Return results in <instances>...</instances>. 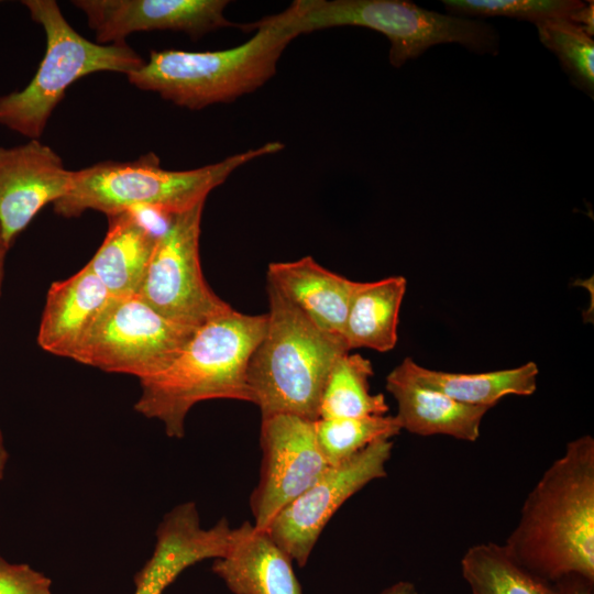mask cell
<instances>
[{
    "label": "cell",
    "mask_w": 594,
    "mask_h": 594,
    "mask_svg": "<svg viewBox=\"0 0 594 594\" xmlns=\"http://www.w3.org/2000/svg\"><path fill=\"white\" fill-rule=\"evenodd\" d=\"M265 328L266 314L249 315L233 308L198 327L168 367L140 381L135 411L158 420L169 438L182 439L186 417L198 403H251L246 369Z\"/></svg>",
    "instance_id": "obj_2"
},
{
    "label": "cell",
    "mask_w": 594,
    "mask_h": 594,
    "mask_svg": "<svg viewBox=\"0 0 594 594\" xmlns=\"http://www.w3.org/2000/svg\"><path fill=\"white\" fill-rule=\"evenodd\" d=\"M231 532L227 518L205 528L194 502L178 504L156 528L153 552L134 575V594H163L189 566L222 557Z\"/></svg>",
    "instance_id": "obj_14"
},
{
    "label": "cell",
    "mask_w": 594,
    "mask_h": 594,
    "mask_svg": "<svg viewBox=\"0 0 594 594\" xmlns=\"http://www.w3.org/2000/svg\"><path fill=\"white\" fill-rule=\"evenodd\" d=\"M284 144L268 142L221 162L189 170H168L155 154L131 162H101L74 170L69 191L57 199L54 211L65 218L97 210L107 217L136 208L174 216L206 201L209 193L240 166L279 152Z\"/></svg>",
    "instance_id": "obj_5"
},
{
    "label": "cell",
    "mask_w": 594,
    "mask_h": 594,
    "mask_svg": "<svg viewBox=\"0 0 594 594\" xmlns=\"http://www.w3.org/2000/svg\"><path fill=\"white\" fill-rule=\"evenodd\" d=\"M454 16H509L538 23L553 18L570 19L585 3L578 0H443Z\"/></svg>",
    "instance_id": "obj_26"
},
{
    "label": "cell",
    "mask_w": 594,
    "mask_h": 594,
    "mask_svg": "<svg viewBox=\"0 0 594 594\" xmlns=\"http://www.w3.org/2000/svg\"><path fill=\"white\" fill-rule=\"evenodd\" d=\"M593 584L594 581L576 574L551 583L553 594H594Z\"/></svg>",
    "instance_id": "obj_28"
},
{
    "label": "cell",
    "mask_w": 594,
    "mask_h": 594,
    "mask_svg": "<svg viewBox=\"0 0 594 594\" xmlns=\"http://www.w3.org/2000/svg\"><path fill=\"white\" fill-rule=\"evenodd\" d=\"M31 19L46 35L44 57L32 80L20 91L0 97V124L31 140H38L66 89L96 72L127 76L145 61L127 43L101 45L81 36L54 0H24Z\"/></svg>",
    "instance_id": "obj_7"
},
{
    "label": "cell",
    "mask_w": 594,
    "mask_h": 594,
    "mask_svg": "<svg viewBox=\"0 0 594 594\" xmlns=\"http://www.w3.org/2000/svg\"><path fill=\"white\" fill-rule=\"evenodd\" d=\"M571 21L575 22L591 36L594 33V6L593 1L591 4H585L582 9L576 11L570 18Z\"/></svg>",
    "instance_id": "obj_29"
},
{
    "label": "cell",
    "mask_w": 594,
    "mask_h": 594,
    "mask_svg": "<svg viewBox=\"0 0 594 594\" xmlns=\"http://www.w3.org/2000/svg\"><path fill=\"white\" fill-rule=\"evenodd\" d=\"M4 268V261L0 262V292H1V285L3 279V270Z\"/></svg>",
    "instance_id": "obj_33"
},
{
    "label": "cell",
    "mask_w": 594,
    "mask_h": 594,
    "mask_svg": "<svg viewBox=\"0 0 594 594\" xmlns=\"http://www.w3.org/2000/svg\"><path fill=\"white\" fill-rule=\"evenodd\" d=\"M278 14L296 37L346 25L377 31L391 42L394 67L442 43H459L479 54L499 51V36L491 24L429 11L406 0H297Z\"/></svg>",
    "instance_id": "obj_6"
},
{
    "label": "cell",
    "mask_w": 594,
    "mask_h": 594,
    "mask_svg": "<svg viewBox=\"0 0 594 594\" xmlns=\"http://www.w3.org/2000/svg\"><path fill=\"white\" fill-rule=\"evenodd\" d=\"M541 43L559 58L571 82L593 98L594 42L568 18L547 19L536 23Z\"/></svg>",
    "instance_id": "obj_25"
},
{
    "label": "cell",
    "mask_w": 594,
    "mask_h": 594,
    "mask_svg": "<svg viewBox=\"0 0 594 594\" xmlns=\"http://www.w3.org/2000/svg\"><path fill=\"white\" fill-rule=\"evenodd\" d=\"M260 477L250 496L253 525L273 518L330 466L318 446L314 421L289 414L262 417Z\"/></svg>",
    "instance_id": "obj_11"
},
{
    "label": "cell",
    "mask_w": 594,
    "mask_h": 594,
    "mask_svg": "<svg viewBox=\"0 0 594 594\" xmlns=\"http://www.w3.org/2000/svg\"><path fill=\"white\" fill-rule=\"evenodd\" d=\"M196 329L165 318L135 295L114 297L72 360L142 381L168 367Z\"/></svg>",
    "instance_id": "obj_8"
},
{
    "label": "cell",
    "mask_w": 594,
    "mask_h": 594,
    "mask_svg": "<svg viewBox=\"0 0 594 594\" xmlns=\"http://www.w3.org/2000/svg\"><path fill=\"white\" fill-rule=\"evenodd\" d=\"M52 580L28 563L0 556V594H52Z\"/></svg>",
    "instance_id": "obj_27"
},
{
    "label": "cell",
    "mask_w": 594,
    "mask_h": 594,
    "mask_svg": "<svg viewBox=\"0 0 594 594\" xmlns=\"http://www.w3.org/2000/svg\"><path fill=\"white\" fill-rule=\"evenodd\" d=\"M504 546L549 583L572 574L594 581L593 437L568 442L527 495Z\"/></svg>",
    "instance_id": "obj_1"
},
{
    "label": "cell",
    "mask_w": 594,
    "mask_h": 594,
    "mask_svg": "<svg viewBox=\"0 0 594 594\" xmlns=\"http://www.w3.org/2000/svg\"><path fill=\"white\" fill-rule=\"evenodd\" d=\"M108 220L106 238L87 266L113 297L134 296L158 237L130 210Z\"/></svg>",
    "instance_id": "obj_19"
},
{
    "label": "cell",
    "mask_w": 594,
    "mask_h": 594,
    "mask_svg": "<svg viewBox=\"0 0 594 594\" xmlns=\"http://www.w3.org/2000/svg\"><path fill=\"white\" fill-rule=\"evenodd\" d=\"M373 366L359 353H344L333 363L324 382L318 419L386 415L389 407L383 394H372Z\"/></svg>",
    "instance_id": "obj_22"
},
{
    "label": "cell",
    "mask_w": 594,
    "mask_h": 594,
    "mask_svg": "<svg viewBox=\"0 0 594 594\" xmlns=\"http://www.w3.org/2000/svg\"><path fill=\"white\" fill-rule=\"evenodd\" d=\"M8 460H9V453L6 448L3 433L0 430V481L4 476Z\"/></svg>",
    "instance_id": "obj_31"
},
{
    "label": "cell",
    "mask_w": 594,
    "mask_h": 594,
    "mask_svg": "<svg viewBox=\"0 0 594 594\" xmlns=\"http://www.w3.org/2000/svg\"><path fill=\"white\" fill-rule=\"evenodd\" d=\"M74 170L38 140L0 146V237L7 250L50 202L65 196Z\"/></svg>",
    "instance_id": "obj_12"
},
{
    "label": "cell",
    "mask_w": 594,
    "mask_h": 594,
    "mask_svg": "<svg viewBox=\"0 0 594 594\" xmlns=\"http://www.w3.org/2000/svg\"><path fill=\"white\" fill-rule=\"evenodd\" d=\"M241 29L255 30V34L232 48L151 51L148 61L128 79L139 89L157 92L190 110L253 92L274 76L282 53L296 36L278 14L242 24Z\"/></svg>",
    "instance_id": "obj_4"
},
{
    "label": "cell",
    "mask_w": 594,
    "mask_h": 594,
    "mask_svg": "<svg viewBox=\"0 0 594 594\" xmlns=\"http://www.w3.org/2000/svg\"><path fill=\"white\" fill-rule=\"evenodd\" d=\"M211 569L233 594H302L293 560L250 521L232 528L226 552Z\"/></svg>",
    "instance_id": "obj_15"
},
{
    "label": "cell",
    "mask_w": 594,
    "mask_h": 594,
    "mask_svg": "<svg viewBox=\"0 0 594 594\" xmlns=\"http://www.w3.org/2000/svg\"><path fill=\"white\" fill-rule=\"evenodd\" d=\"M267 284L293 302L318 328L343 337L351 300L362 282H354L321 266L311 256L273 262Z\"/></svg>",
    "instance_id": "obj_17"
},
{
    "label": "cell",
    "mask_w": 594,
    "mask_h": 594,
    "mask_svg": "<svg viewBox=\"0 0 594 594\" xmlns=\"http://www.w3.org/2000/svg\"><path fill=\"white\" fill-rule=\"evenodd\" d=\"M98 44L125 43V37L142 31L184 32L193 38L228 26L226 0H76Z\"/></svg>",
    "instance_id": "obj_13"
},
{
    "label": "cell",
    "mask_w": 594,
    "mask_h": 594,
    "mask_svg": "<svg viewBox=\"0 0 594 594\" xmlns=\"http://www.w3.org/2000/svg\"><path fill=\"white\" fill-rule=\"evenodd\" d=\"M204 206L205 201L172 217L157 238L135 294L165 318L194 328L232 309L202 273L199 239Z\"/></svg>",
    "instance_id": "obj_9"
},
{
    "label": "cell",
    "mask_w": 594,
    "mask_h": 594,
    "mask_svg": "<svg viewBox=\"0 0 594 594\" xmlns=\"http://www.w3.org/2000/svg\"><path fill=\"white\" fill-rule=\"evenodd\" d=\"M406 285L403 276L362 282L351 300L343 331L350 351L367 348L388 352L395 348Z\"/></svg>",
    "instance_id": "obj_21"
},
{
    "label": "cell",
    "mask_w": 594,
    "mask_h": 594,
    "mask_svg": "<svg viewBox=\"0 0 594 594\" xmlns=\"http://www.w3.org/2000/svg\"><path fill=\"white\" fill-rule=\"evenodd\" d=\"M394 370L416 384L459 403L488 408L508 395H532L539 373L534 362L493 372L450 373L424 367L411 358L404 359Z\"/></svg>",
    "instance_id": "obj_20"
},
{
    "label": "cell",
    "mask_w": 594,
    "mask_h": 594,
    "mask_svg": "<svg viewBox=\"0 0 594 594\" xmlns=\"http://www.w3.org/2000/svg\"><path fill=\"white\" fill-rule=\"evenodd\" d=\"M267 298L265 332L246 369L251 403L261 417L289 414L315 421L327 376L350 350L343 337L318 328L270 284Z\"/></svg>",
    "instance_id": "obj_3"
},
{
    "label": "cell",
    "mask_w": 594,
    "mask_h": 594,
    "mask_svg": "<svg viewBox=\"0 0 594 594\" xmlns=\"http://www.w3.org/2000/svg\"><path fill=\"white\" fill-rule=\"evenodd\" d=\"M461 572L472 594H553L551 583L532 574L504 544L471 546L461 559Z\"/></svg>",
    "instance_id": "obj_23"
},
{
    "label": "cell",
    "mask_w": 594,
    "mask_h": 594,
    "mask_svg": "<svg viewBox=\"0 0 594 594\" xmlns=\"http://www.w3.org/2000/svg\"><path fill=\"white\" fill-rule=\"evenodd\" d=\"M392 450L391 439L377 440L349 460L329 466L265 530L293 561L305 566L337 510L369 483L387 475Z\"/></svg>",
    "instance_id": "obj_10"
},
{
    "label": "cell",
    "mask_w": 594,
    "mask_h": 594,
    "mask_svg": "<svg viewBox=\"0 0 594 594\" xmlns=\"http://www.w3.org/2000/svg\"><path fill=\"white\" fill-rule=\"evenodd\" d=\"M113 298L87 264L75 275L54 282L38 327V345L73 359Z\"/></svg>",
    "instance_id": "obj_16"
},
{
    "label": "cell",
    "mask_w": 594,
    "mask_h": 594,
    "mask_svg": "<svg viewBox=\"0 0 594 594\" xmlns=\"http://www.w3.org/2000/svg\"><path fill=\"white\" fill-rule=\"evenodd\" d=\"M385 386L397 403L395 418L402 430L418 436L443 435L474 442L480 437L482 419L491 409L459 403L416 384L394 369L386 376Z\"/></svg>",
    "instance_id": "obj_18"
},
{
    "label": "cell",
    "mask_w": 594,
    "mask_h": 594,
    "mask_svg": "<svg viewBox=\"0 0 594 594\" xmlns=\"http://www.w3.org/2000/svg\"><path fill=\"white\" fill-rule=\"evenodd\" d=\"M314 430L320 451L330 466L358 454L373 442L392 439L402 428L395 416L317 419Z\"/></svg>",
    "instance_id": "obj_24"
},
{
    "label": "cell",
    "mask_w": 594,
    "mask_h": 594,
    "mask_svg": "<svg viewBox=\"0 0 594 594\" xmlns=\"http://www.w3.org/2000/svg\"><path fill=\"white\" fill-rule=\"evenodd\" d=\"M380 594H419L415 584L409 581H398Z\"/></svg>",
    "instance_id": "obj_30"
},
{
    "label": "cell",
    "mask_w": 594,
    "mask_h": 594,
    "mask_svg": "<svg viewBox=\"0 0 594 594\" xmlns=\"http://www.w3.org/2000/svg\"><path fill=\"white\" fill-rule=\"evenodd\" d=\"M0 243H2V242H1V237H0Z\"/></svg>",
    "instance_id": "obj_34"
},
{
    "label": "cell",
    "mask_w": 594,
    "mask_h": 594,
    "mask_svg": "<svg viewBox=\"0 0 594 594\" xmlns=\"http://www.w3.org/2000/svg\"><path fill=\"white\" fill-rule=\"evenodd\" d=\"M7 251L8 250L4 248V245L0 243V262L4 261Z\"/></svg>",
    "instance_id": "obj_32"
}]
</instances>
